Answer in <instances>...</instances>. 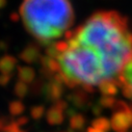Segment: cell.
I'll return each instance as SVG.
<instances>
[{
	"mask_svg": "<svg viewBox=\"0 0 132 132\" xmlns=\"http://www.w3.org/2000/svg\"><path fill=\"white\" fill-rule=\"evenodd\" d=\"M101 104L104 107H111L114 104V100L111 97H104L103 99H101Z\"/></svg>",
	"mask_w": 132,
	"mask_h": 132,
	"instance_id": "11",
	"label": "cell"
},
{
	"mask_svg": "<svg viewBox=\"0 0 132 132\" xmlns=\"http://www.w3.org/2000/svg\"><path fill=\"white\" fill-rule=\"evenodd\" d=\"M26 92H27V87L25 86V84L18 83V85L16 86V93H17V95L20 96V97H23Z\"/></svg>",
	"mask_w": 132,
	"mask_h": 132,
	"instance_id": "12",
	"label": "cell"
},
{
	"mask_svg": "<svg viewBox=\"0 0 132 132\" xmlns=\"http://www.w3.org/2000/svg\"><path fill=\"white\" fill-rule=\"evenodd\" d=\"M20 17L26 30L41 43H56L74 23L70 0H23Z\"/></svg>",
	"mask_w": 132,
	"mask_h": 132,
	"instance_id": "2",
	"label": "cell"
},
{
	"mask_svg": "<svg viewBox=\"0 0 132 132\" xmlns=\"http://www.w3.org/2000/svg\"><path fill=\"white\" fill-rule=\"evenodd\" d=\"M92 127L95 128V129H97V130H100L102 132H106V131L110 130L111 123L106 118H98L95 121H93Z\"/></svg>",
	"mask_w": 132,
	"mask_h": 132,
	"instance_id": "6",
	"label": "cell"
},
{
	"mask_svg": "<svg viewBox=\"0 0 132 132\" xmlns=\"http://www.w3.org/2000/svg\"><path fill=\"white\" fill-rule=\"evenodd\" d=\"M48 55V68L61 83L85 89L117 85L132 60V28L117 12H98L52 44Z\"/></svg>",
	"mask_w": 132,
	"mask_h": 132,
	"instance_id": "1",
	"label": "cell"
},
{
	"mask_svg": "<svg viewBox=\"0 0 132 132\" xmlns=\"http://www.w3.org/2000/svg\"><path fill=\"white\" fill-rule=\"evenodd\" d=\"M119 108L111 118V128L117 132H124L132 127V108L124 102L119 103Z\"/></svg>",
	"mask_w": 132,
	"mask_h": 132,
	"instance_id": "3",
	"label": "cell"
},
{
	"mask_svg": "<svg viewBox=\"0 0 132 132\" xmlns=\"http://www.w3.org/2000/svg\"><path fill=\"white\" fill-rule=\"evenodd\" d=\"M87 132H102V131L97 130V129H95V128H93V127H89V128L87 129Z\"/></svg>",
	"mask_w": 132,
	"mask_h": 132,
	"instance_id": "14",
	"label": "cell"
},
{
	"mask_svg": "<svg viewBox=\"0 0 132 132\" xmlns=\"http://www.w3.org/2000/svg\"><path fill=\"white\" fill-rule=\"evenodd\" d=\"M11 68H12V60L11 59H3L1 62H0V70H1L3 73L10 72Z\"/></svg>",
	"mask_w": 132,
	"mask_h": 132,
	"instance_id": "9",
	"label": "cell"
},
{
	"mask_svg": "<svg viewBox=\"0 0 132 132\" xmlns=\"http://www.w3.org/2000/svg\"><path fill=\"white\" fill-rule=\"evenodd\" d=\"M84 123H85V120H84V118H83L81 114H75V116H72V117H71L70 126H71V128L74 129V130H79V129H81V128L84 126Z\"/></svg>",
	"mask_w": 132,
	"mask_h": 132,
	"instance_id": "7",
	"label": "cell"
},
{
	"mask_svg": "<svg viewBox=\"0 0 132 132\" xmlns=\"http://www.w3.org/2000/svg\"><path fill=\"white\" fill-rule=\"evenodd\" d=\"M5 132H25V131H22L21 129H20V126L17 124V122L16 123H12L10 126H9V128L5 130Z\"/></svg>",
	"mask_w": 132,
	"mask_h": 132,
	"instance_id": "13",
	"label": "cell"
},
{
	"mask_svg": "<svg viewBox=\"0 0 132 132\" xmlns=\"http://www.w3.org/2000/svg\"><path fill=\"white\" fill-rule=\"evenodd\" d=\"M43 114H44V107H42V106L34 107L32 110H31V116H32L34 119L39 120V119H41L43 117Z\"/></svg>",
	"mask_w": 132,
	"mask_h": 132,
	"instance_id": "10",
	"label": "cell"
},
{
	"mask_svg": "<svg viewBox=\"0 0 132 132\" xmlns=\"http://www.w3.org/2000/svg\"><path fill=\"white\" fill-rule=\"evenodd\" d=\"M10 110H11V113L14 114V116H19L20 113L23 112L24 110V106L21 102L19 101H16V102H13L11 105H10Z\"/></svg>",
	"mask_w": 132,
	"mask_h": 132,
	"instance_id": "8",
	"label": "cell"
},
{
	"mask_svg": "<svg viewBox=\"0 0 132 132\" xmlns=\"http://www.w3.org/2000/svg\"><path fill=\"white\" fill-rule=\"evenodd\" d=\"M47 121L51 125H59V124H61L62 121H63L62 110H60L56 106L52 107L47 112Z\"/></svg>",
	"mask_w": 132,
	"mask_h": 132,
	"instance_id": "5",
	"label": "cell"
},
{
	"mask_svg": "<svg viewBox=\"0 0 132 132\" xmlns=\"http://www.w3.org/2000/svg\"><path fill=\"white\" fill-rule=\"evenodd\" d=\"M120 85L122 87V92L126 98L132 99V60L126 67L122 78L120 80Z\"/></svg>",
	"mask_w": 132,
	"mask_h": 132,
	"instance_id": "4",
	"label": "cell"
},
{
	"mask_svg": "<svg viewBox=\"0 0 132 132\" xmlns=\"http://www.w3.org/2000/svg\"><path fill=\"white\" fill-rule=\"evenodd\" d=\"M3 4H4V0H0V9L3 6Z\"/></svg>",
	"mask_w": 132,
	"mask_h": 132,
	"instance_id": "15",
	"label": "cell"
}]
</instances>
